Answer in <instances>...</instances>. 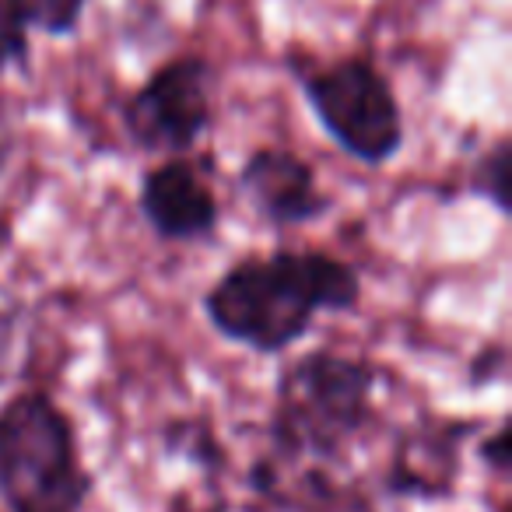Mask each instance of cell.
Wrapping results in <instances>:
<instances>
[{"label": "cell", "instance_id": "9c48e42d", "mask_svg": "<svg viewBox=\"0 0 512 512\" xmlns=\"http://www.w3.org/2000/svg\"><path fill=\"white\" fill-rule=\"evenodd\" d=\"M470 193L488 200L502 218L512 214V144L509 137H498L470 169Z\"/></svg>", "mask_w": 512, "mask_h": 512}, {"label": "cell", "instance_id": "52a82bcc", "mask_svg": "<svg viewBox=\"0 0 512 512\" xmlns=\"http://www.w3.org/2000/svg\"><path fill=\"white\" fill-rule=\"evenodd\" d=\"M137 211L162 242H200L218 232L221 204L211 183L186 158H169L141 176Z\"/></svg>", "mask_w": 512, "mask_h": 512}, {"label": "cell", "instance_id": "7c38bea8", "mask_svg": "<svg viewBox=\"0 0 512 512\" xmlns=\"http://www.w3.org/2000/svg\"><path fill=\"white\" fill-rule=\"evenodd\" d=\"M481 453H484V460H488L491 467H498V470L509 467V428H505V425L498 428V432L491 435L488 442H484Z\"/></svg>", "mask_w": 512, "mask_h": 512}, {"label": "cell", "instance_id": "30bf717a", "mask_svg": "<svg viewBox=\"0 0 512 512\" xmlns=\"http://www.w3.org/2000/svg\"><path fill=\"white\" fill-rule=\"evenodd\" d=\"M29 64V32L18 25L8 0H0V74Z\"/></svg>", "mask_w": 512, "mask_h": 512}, {"label": "cell", "instance_id": "277c9868", "mask_svg": "<svg viewBox=\"0 0 512 512\" xmlns=\"http://www.w3.org/2000/svg\"><path fill=\"white\" fill-rule=\"evenodd\" d=\"M309 109L327 137L355 162L379 169L404 148V109L372 60L344 57L330 67L302 74Z\"/></svg>", "mask_w": 512, "mask_h": 512}, {"label": "cell", "instance_id": "8fae6325", "mask_svg": "<svg viewBox=\"0 0 512 512\" xmlns=\"http://www.w3.org/2000/svg\"><path fill=\"white\" fill-rule=\"evenodd\" d=\"M505 365V348L502 344H488V348L481 351V355L474 358V365H470V372H474V383H488V379H495V372H502Z\"/></svg>", "mask_w": 512, "mask_h": 512}, {"label": "cell", "instance_id": "6da1fadb", "mask_svg": "<svg viewBox=\"0 0 512 512\" xmlns=\"http://www.w3.org/2000/svg\"><path fill=\"white\" fill-rule=\"evenodd\" d=\"M358 302L362 278L351 264L320 249H274L228 267L200 306L225 341L256 355H281L323 313H351Z\"/></svg>", "mask_w": 512, "mask_h": 512}, {"label": "cell", "instance_id": "8992f818", "mask_svg": "<svg viewBox=\"0 0 512 512\" xmlns=\"http://www.w3.org/2000/svg\"><path fill=\"white\" fill-rule=\"evenodd\" d=\"M239 190L253 214L271 228H299L320 221L334 200L320 190V176L288 148H256L239 169Z\"/></svg>", "mask_w": 512, "mask_h": 512}, {"label": "cell", "instance_id": "7a4b0ae2", "mask_svg": "<svg viewBox=\"0 0 512 512\" xmlns=\"http://www.w3.org/2000/svg\"><path fill=\"white\" fill-rule=\"evenodd\" d=\"M88 488L71 418L46 393L25 390L0 407V491L11 512H78Z\"/></svg>", "mask_w": 512, "mask_h": 512}, {"label": "cell", "instance_id": "ba28073f", "mask_svg": "<svg viewBox=\"0 0 512 512\" xmlns=\"http://www.w3.org/2000/svg\"><path fill=\"white\" fill-rule=\"evenodd\" d=\"M18 25L25 32H39L50 39H67L81 29L88 0H8Z\"/></svg>", "mask_w": 512, "mask_h": 512}, {"label": "cell", "instance_id": "5b68a950", "mask_svg": "<svg viewBox=\"0 0 512 512\" xmlns=\"http://www.w3.org/2000/svg\"><path fill=\"white\" fill-rule=\"evenodd\" d=\"M211 71L197 53L172 57L148 74L123 106V130L141 151L183 158L211 130Z\"/></svg>", "mask_w": 512, "mask_h": 512}, {"label": "cell", "instance_id": "3957f363", "mask_svg": "<svg viewBox=\"0 0 512 512\" xmlns=\"http://www.w3.org/2000/svg\"><path fill=\"white\" fill-rule=\"evenodd\" d=\"M376 369L337 351H309L278 376L274 439L292 453L334 456L372 421Z\"/></svg>", "mask_w": 512, "mask_h": 512}]
</instances>
